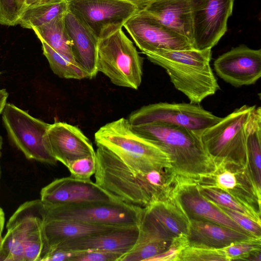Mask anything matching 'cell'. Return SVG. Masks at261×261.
<instances>
[{
  "instance_id": "obj_28",
  "label": "cell",
  "mask_w": 261,
  "mask_h": 261,
  "mask_svg": "<svg viewBox=\"0 0 261 261\" xmlns=\"http://www.w3.org/2000/svg\"><path fill=\"white\" fill-rule=\"evenodd\" d=\"M41 43L43 54L57 75L67 79L88 78L86 72L73 59L58 53L44 42Z\"/></svg>"
},
{
  "instance_id": "obj_26",
  "label": "cell",
  "mask_w": 261,
  "mask_h": 261,
  "mask_svg": "<svg viewBox=\"0 0 261 261\" xmlns=\"http://www.w3.org/2000/svg\"><path fill=\"white\" fill-rule=\"evenodd\" d=\"M68 11L67 0H54L48 3L27 7L19 19L22 28L33 29L65 16Z\"/></svg>"
},
{
  "instance_id": "obj_36",
  "label": "cell",
  "mask_w": 261,
  "mask_h": 261,
  "mask_svg": "<svg viewBox=\"0 0 261 261\" xmlns=\"http://www.w3.org/2000/svg\"><path fill=\"white\" fill-rule=\"evenodd\" d=\"M70 261H118L121 254L101 250L77 251Z\"/></svg>"
},
{
  "instance_id": "obj_35",
  "label": "cell",
  "mask_w": 261,
  "mask_h": 261,
  "mask_svg": "<svg viewBox=\"0 0 261 261\" xmlns=\"http://www.w3.org/2000/svg\"><path fill=\"white\" fill-rule=\"evenodd\" d=\"M188 246L187 236L174 238L171 245L165 251L149 258L147 261H177L180 253Z\"/></svg>"
},
{
  "instance_id": "obj_4",
  "label": "cell",
  "mask_w": 261,
  "mask_h": 261,
  "mask_svg": "<svg viewBox=\"0 0 261 261\" xmlns=\"http://www.w3.org/2000/svg\"><path fill=\"white\" fill-rule=\"evenodd\" d=\"M40 199L20 205L10 218L1 244L4 261H40L46 251Z\"/></svg>"
},
{
  "instance_id": "obj_41",
  "label": "cell",
  "mask_w": 261,
  "mask_h": 261,
  "mask_svg": "<svg viewBox=\"0 0 261 261\" xmlns=\"http://www.w3.org/2000/svg\"><path fill=\"white\" fill-rule=\"evenodd\" d=\"M5 214L2 210V208L0 207V231H3V228L5 224Z\"/></svg>"
},
{
  "instance_id": "obj_37",
  "label": "cell",
  "mask_w": 261,
  "mask_h": 261,
  "mask_svg": "<svg viewBox=\"0 0 261 261\" xmlns=\"http://www.w3.org/2000/svg\"><path fill=\"white\" fill-rule=\"evenodd\" d=\"M77 251L53 249L48 250L40 261H70Z\"/></svg>"
},
{
  "instance_id": "obj_14",
  "label": "cell",
  "mask_w": 261,
  "mask_h": 261,
  "mask_svg": "<svg viewBox=\"0 0 261 261\" xmlns=\"http://www.w3.org/2000/svg\"><path fill=\"white\" fill-rule=\"evenodd\" d=\"M40 199L45 206L121 201L91 179L71 176L57 178L43 187Z\"/></svg>"
},
{
  "instance_id": "obj_32",
  "label": "cell",
  "mask_w": 261,
  "mask_h": 261,
  "mask_svg": "<svg viewBox=\"0 0 261 261\" xmlns=\"http://www.w3.org/2000/svg\"><path fill=\"white\" fill-rule=\"evenodd\" d=\"M26 8L25 0H0V24L8 27L18 24Z\"/></svg>"
},
{
  "instance_id": "obj_2",
  "label": "cell",
  "mask_w": 261,
  "mask_h": 261,
  "mask_svg": "<svg viewBox=\"0 0 261 261\" xmlns=\"http://www.w3.org/2000/svg\"><path fill=\"white\" fill-rule=\"evenodd\" d=\"M146 57L165 70L174 87L187 97L190 103L199 104L220 89L210 65L211 48L160 49Z\"/></svg>"
},
{
  "instance_id": "obj_10",
  "label": "cell",
  "mask_w": 261,
  "mask_h": 261,
  "mask_svg": "<svg viewBox=\"0 0 261 261\" xmlns=\"http://www.w3.org/2000/svg\"><path fill=\"white\" fill-rule=\"evenodd\" d=\"M68 10L99 38L123 27L140 10L121 0H67Z\"/></svg>"
},
{
  "instance_id": "obj_1",
  "label": "cell",
  "mask_w": 261,
  "mask_h": 261,
  "mask_svg": "<svg viewBox=\"0 0 261 261\" xmlns=\"http://www.w3.org/2000/svg\"><path fill=\"white\" fill-rule=\"evenodd\" d=\"M133 131L169 155L171 169L179 179L198 182L213 174L216 165L205 150L200 136L186 128L167 124L132 126Z\"/></svg>"
},
{
  "instance_id": "obj_8",
  "label": "cell",
  "mask_w": 261,
  "mask_h": 261,
  "mask_svg": "<svg viewBox=\"0 0 261 261\" xmlns=\"http://www.w3.org/2000/svg\"><path fill=\"white\" fill-rule=\"evenodd\" d=\"M2 120L9 139L27 159L49 165L57 164L47 140L50 124L10 103L4 108Z\"/></svg>"
},
{
  "instance_id": "obj_38",
  "label": "cell",
  "mask_w": 261,
  "mask_h": 261,
  "mask_svg": "<svg viewBox=\"0 0 261 261\" xmlns=\"http://www.w3.org/2000/svg\"><path fill=\"white\" fill-rule=\"evenodd\" d=\"M8 95V93L5 89H0V114L3 113L4 108L7 103Z\"/></svg>"
},
{
  "instance_id": "obj_40",
  "label": "cell",
  "mask_w": 261,
  "mask_h": 261,
  "mask_svg": "<svg viewBox=\"0 0 261 261\" xmlns=\"http://www.w3.org/2000/svg\"><path fill=\"white\" fill-rule=\"evenodd\" d=\"M129 3H131L137 6L139 10L143 7L148 3L153 0H121Z\"/></svg>"
},
{
  "instance_id": "obj_23",
  "label": "cell",
  "mask_w": 261,
  "mask_h": 261,
  "mask_svg": "<svg viewBox=\"0 0 261 261\" xmlns=\"http://www.w3.org/2000/svg\"><path fill=\"white\" fill-rule=\"evenodd\" d=\"M119 227H122L96 225L67 219L43 218V229L46 245V252L61 243Z\"/></svg>"
},
{
  "instance_id": "obj_30",
  "label": "cell",
  "mask_w": 261,
  "mask_h": 261,
  "mask_svg": "<svg viewBox=\"0 0 261 261\" xmlns=\"http://www.w3.org/2000/svg\"><path fill=\"white\" fill-rule=\"evenodd\" d=\"M218 249L228 261L246 260L252 252L261 249V239L252 238Z\"/></svg>"
},
{
  "instance_id": "obj_5",
  "label": "cell",
  "mask_w": 261,
  "mask_h": 261,
  "mask_svg": "<svg viewBox=\"0 0 261 261\" xmlns=\"http://www.w3.org/2000/svg\"><path fill=\"white\" fill-rule=\"evenodd\" d=\"M97 69L114 84L137 89L143 74V58L122 28L99 38Z\"/></svg>"
},
{
  "instance_id": "obj_7",
  "label": "cell",
  "mask_w": 261,
  "mask_h": 261,
  "mask_svg": "<svg viewBox=\"0 0 261 261\" xmlns=\"http://www.w3.org/2000/svg\"><path fill=\"white\" fill-rule=\"evenodd\" d=\"M146 208L121 201L45 206L43 218L75 220L90 224L127 227L139 225Z\"/></svg>"
},
{
  "instance_id": "obj_22",
  "label": "cell",
  "mask_w": 261,
  "mask_h": 261,
  "mask_svg": "<svg viewBox=\"0 0 261 261\" xmlns=\"http://www.w3.org/2000/svg\"><path fill=\"white\" fill-rule=\"evenodd\" d=\"M252 238L255 237L202 219L190 220L187 236L190 246L216 249Z\"/></svg>"
},
{
  "instance_id": "obj_43",
  "label": "cell",
  "mask_w": 261,
  "mask_h": 261,
  "mask_svg": "<svg viewBox=\"0 0 261 261\" xmlns=\"http://www.w3.org/2000/svg\"><path fill=\"white\" fill-rule=\"evenodd\" d=\"M2 144H3V140H2V137L0 136V150L2 148Z\"/></svg>"
},
{
  "instance_id": "obj_27",
  "label": "cell",
  "mask_w": 261,
  "mask_h": 261,
  "mask_svg": "<svg viewBox=\"0 0 261 261\" xmlns=\"http://www.w3.org/2000/svg\"><path fill=\"white\" fill-rule=\"evenodd\" d=\"M64 16L32 30L41 42L46 43L58 53L74 60L71 42L65 27Z\"/></svg>"
},
{
  "instance_id": "obj_39",
  "label": "cell",
  "mask_w": 261,
  "mask_h": 261,
  "mask_svg": "<svg viewBox=\"0 0 261 261\" xmlns=\"http://www.w3.org/2000/svg\"><path fill=\"white\" fill-rule=\"evenodd\" d=\"M53 1L54 0H25V4L27 8L48 3Z\"/></svg>"
},
{
  "instance_id": "obj_9",
  "label": "cell",
  "mask_w": 261,
  "mask_h": 261,
  "mask_svg": "<svg viewBox=\"0 0 261 261\" xmlns=\"http://www.w3.org/2000/svg\"><path fill=\"white\" fill-rule=\"evenodd\" d=\"M221 118L199 104L161 102L141 107L132 112L127 120L132 126L150 123L177 125L200 136L203 130Z\"/></svg>"
},
{
  "instance_id": "obj_6",
  "label": "cell",
  "mask_w": 261,
  "mask_h": 261,
  "mask_svg": "<svg viewBox=\"0 0 261 261\" xmlns=\"http://www.w3.org/2000/svg\"><path fill=\"white\" fill-rule=\"evenodd\" d=\"M254 106L244 105L202 132V145L216 165L233 163L246 166L245 126Z\"/></svg>"
},
{
  "instance_id": "obj_13",
  "label": "cell",
  "mask_w": 261,
  "mask_h": 261,
  "mask_svg": "<svg viewBox=\"0 0 261 261\" xmlns=\"http://www.w3.org/2000/svg\"><path fill=\"white\" fill-rule=\"evenodd\" d=\"M197 183L219 188L261 215V192L257 189L247 166L221 163L216 165L213 174Z\"/></svg>"
},
{
  "instance_id": "obj_24",
  "label": "cell",
  "mask_w": 261,
  "mask_h": 261,
  "mask_svg": "<svg viewBox=\"0 0 261 261\" xmlns=\"http://www.w3.org/2000/svg\"><path fill=\"white\" fill-rule=\"evenodd\" d=\"M247 167L261 192V108L254 106L245 126Z\"/></svg>"
},
{
  "instance_id": "obj_16",
  "label": "cell",
  "mask_w": 261,
  "mask_h": 261,
  "mask_svg": "<svg viewBox=\"0 0 261 261\" xmlns=\"http://www.w3.org/2000/svg\"><path fill=\"white\" fill-rule=\"evenodd\" d=\"M47 140L53 156L66 167L76 160L95 156L89 139L80 128L68 123L56 122L50 124Z\"/></svg>"
},
{
  "instance_id": "obj_11",
  "label": "cell",
  "mask_w": 261,
  "mask_h": 261,
  "mask_svg": "<svg viewBox=\"0 0 261 261\" xmlns=\"http://www.w3.org/2000/svg\"><path fill=\"white\" fill-rule=\"evenodd\" d=\"M234 0H190L193 22L192 46L204 50L216 45L227 31Z\"/></svg>"
},
{
  "instance_id": "obj_42",
  "label": "cell",
  "mask_w": 261,
  "mask_h": 261,
  "mask_svg": "<svg viewBox=\"0 0 261 261\" xmlns=\"http://www.w3.org/2000/svg\"><path fill=\"white\" fill-rule=\"evenodd\" d=\"M2 232L3 231H0V261H3V258L1 253V244L3 240Z\"/></svg>"
},
{
  "instance_id": "obj_25",
  "label": "cell",
  "mask_w": 261,
  "mask_h": 261,
  "mask_svg": "<svg viewBox=\"0 0 261 261\" xmlns=\"http://www.w3.org/2000/svg\"><path fill=\"white\" fill-rule=\"evenodd\" d=\"M145 208L173 238L187 236L190 220L174 196L154 202Z\"/></svg>"
},
{
  "instance_id": "obj_19",
  "label": "cell",
  "mask_w": 261,
  "mask_h": 261,
  "mask_svg": "<svg viewBox=\"0 0 261 261\" xmlns=\"http://www.w3.org/2000/svg\"><path fill=\"white\" fill-rule=\"evenodd\" d=\"M173 239L146 208L139 225V234L135 244L118 261H147L165 251Z\"/></svg>"
},
{
  "instance_id": "obj_44",
  "label": "cell",
  "mask_w": 261,
  "mask_h": 261,
  "mask_svg": "<svg viewBox=\"0 0 261 261\" xmlns=\"http://www.w3.org/2000/svg\"><path fill=\"white\" fill-rule=\"evenodd\" d=\"M1 150H0V159H1ZM0 177H1V166H0Z\"/></svg>"
},
{
  "instance_id": "obj_17",
  "label": "cell",
  "mask_w": 261,
  "mask_h": 261,
  "mask_svg": "<svg viewBox=\"0 0 261 261\" xmlns=\"http://www.w3.org/2000/svg\"><path fill=\"white\" fill-rule=\"evenodd\" d=\"M174 197L189 220H207L253 236L205 198L194 181L179 179Z\"/></svg>"
},
{
  "instance_id": "obj_15",
  "label": "cell",
  "mask_w": 261,
  "mask_h": 261,
  "mask_svg": "<svg viewBox=\"0 0 261 261\" xmlns=\"http://www.w3.org/2000/svg\"><path fill=\"white\" fill-rule=\"evenodd\" d=\"M213 65L217 74L235 87L254 84L261 76V49L240 45L219 56Z\"/></svg>"
},
{
  "instance_id": "obj_21",
  "label": "cell",
  "mask_w": 261,
  "mask_h": 261,
  "mask_svg": "<svg viewBox=\"0 0 261 261\" xmlns=\"http://www.w3.org/2000/svg\"><path fill=\"white\" fill-rule=\"evenodd\" d=\"M140 10L186 37L192 44L193 22L190 0H153Z\"/></svg>"
},
{
  "instance_id": "obj_18",
  "label": "cell",
  "mask_w": 261,
  "mask_h": 261,
  "mask_svg": "<svg viewBox=\"0 0 261 261\" xmlns=\"http://www.w3.org/2000/svg\"><path fill=\"white\" fill-rule=\"evenodd\" d=\"M138 234L139 225L122 227L66 241L48 250L53 249L73 251L95 250L109 251L123 255L134 247Z\"/></svg>"
},
{
  "instance_id": "obj_34",
  "label": "cell",
  "mask_w": 261,
  "mask_h": 261,
  "mask_svg": "<svg viewBox=\"0 0 261 261\" xmlns=\"http://www.w3.org/2000/svg\"><path fill=\"white\" fill-rule=\"evenodd\" d=\"M211 202L242 229L252 236L261 239V224L240 213Z\"/></svg>"
},
{
  "instance_id": "obj_31",
  "label": "cell",
  "mask_w": 261,
  "mask_h": 261,
  "mask_svg": "<svg viewBox=\"0 0 261 261\" xmlns=\"http://www.w3.org/2000/svg\"><path fill=\"white\" fill-rule=\"evenodd\" d=\"M228 261L219 249L188 246L180 253L177 261Z\"/></svg>"
},
{
  "instance_id": "obj_20",
  "label": "cell",
  "mask_w": 261,
  "mask_h": 261,
  "mask_svg": "<svg viewBox=\"0 0 261 261\" xmlns=\"http://www.w3.org/2000/svg\"><path fill=\"white\" fill-rule=\"evenodd\" d=\"M65 27L71 42L74 61L86 72L88 78L95 76L98 39L74 15L68 11L64 16Z\"/></svg>"
},
{
  "instance_id": "obj_33",
  "label": "cell",
  "mask_w": 261,
  "mask_h": 261,
  "mask_svg": "<svg viewBox=\"0 0 261 261\" xmlns=\"http://www.w3.org/2000/svg\"><path fill=\"white\" fill-rule=\"evenodd\" d=\"M70 176L83 180L90 179L96 171L95 156H90L76 160L67 167Z\"/></svg>"
},
{
  "instance_id": "obj_3",
  "label": "cell",
  "mask_w": 261,
  "mask_h": 261,
  "mask_svg": "<svg viewBox=\"0 0 261 261\" xmlns=\"http://www.w3.org/2000/svg\"><path fill=\"white\" fill-rule=\"evenodd\" d=\"M97 145L114 153L126 165L146 172L171 168L168 154L161 147L135 133L127 119L121 118L101 126L94 135Z\"/></svg>"
},
{
  "instance_id": "obj_12",
  "label": "cell",
  "mask_w": 261,
  "mask_h": 261,
  "mask_svg": "<svg viewBox=\"0 0 261 261\" xmlns=\"http://www.w3.org/2000/svg\"><path fill=\"white\" fill-rule=\"evenodd\" d=\"M123 27L146 56L160 49H193L191 42L186 37L164 25L142 10L129 18Z\"/></svg>"
},
{
  "instance_id": "obj_29",
  "label": "cell",
  "mask_w": 261,
  "mask_h": 261,
  "mask_svg": "<svg viewBox=\"0 0 261 261\" xmlns=\"http://www.w3.org/2000/svg\"><path fill=\"white\" fill-rule=\"evenodd\" d=\"M198 185L200 192L207 199L223 207L240 213L261 224V215L237 200L226 192L216 187L199 184Z\"/></svg>"
}]
</instances>
